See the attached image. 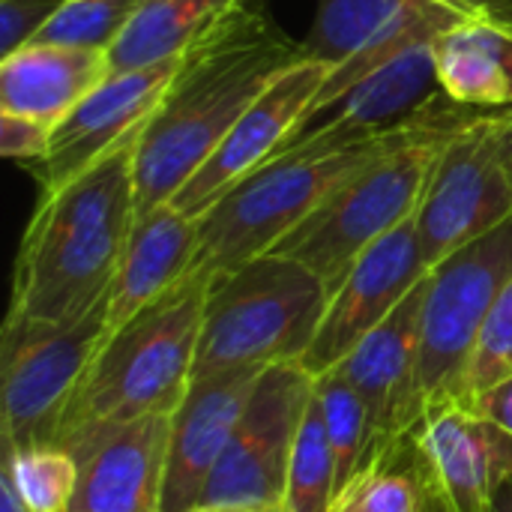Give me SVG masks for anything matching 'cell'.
<instances>
[{"instance_id": "obj_1", "label": "cell", "mask_w": 512, "mask_h": 512, "mask_svg": "<svg viewBox=\"0 0 512 512\" xmlns=\"http://www.w3.org/2000/svg\"><path fill=\"white\" fill-rule=\"evenodd\" d=\"M303 57L276 18L249 0L225 12L186 54L135 150L138 213L174 201L183 183L216 153L246 108Z\"/></svg>"}, {"instance_id": "obj_2", "label": "cell", "mask_w": 512, "mask_h": 512, "mask_svg": "<svg viewBox=\"0 0 512 512\" xmlns=\"http://www.w3.org/2000/svg\"><path fill=\"white\" fill-rule=\"evenodd\" d=\"M144 123L69 183L39 195L18 243L6 315L63 324L108 297L138 216L135 150Z\"/></svg>"}, {"instance_id": "obj_3", "label": "cell", "mask_w": 512, "mask_h": 512, "mask_svg": "<svg viewBox=\"0 0 512 512\" xmlns=\"http://www.w3.org/2000/svg\"><path fill=\"white\" fill-rule=\"evenodd\" d=\"M480 111L483 108H465L462 114L438 123L339 147H297L264 162L195 219L198 252L192 273L234 270L252 258L273 252L333 189H339L354 171L369 165L375 156L417 135H450Z\"/></svg>"}, {"instance_id": "obj_4", "label": "cell", "mask_w": 512, "mask_h": 512, "mask_svg": "<svg viewBox=\"0 0 512 512\" xmlns=\"http://www.w3.org/2000/svg\"><path fill=\"white\" fill-rule=\"evenodd\" d=\"M213 273H189L156 303L111 330L69 402L54 444L153 414H174L192 384Z\"/></svg>"}, {"instance_id": "obj_5", "label": "cell", "mask_w": 512, "mask_h": 512, "mask_svg": "<svg viewBox=\"0 0 512 512\" xmlns=\"http://www.w3.org/2000/svg\"><path fill=\"white\" fill-rule=\"evenodd\" d=\"M330 303L318 273L285 255H261L213 273L192 378L225 369L300 363Z\"/></svg>"}, {"instance_id": "obj_6", "label": "cell", "mask_w": 512, "mask_h": 512, "mask_svg": "<svg viewBox=\"0 0 512 512\" xmlns=\"http://www.w3.org/2000/svg\"><path fill=\"white\" fill-rule=\"evenodd\" d=\"M450 135H417L375 156L333 189L273 255L300 261L333 294L369 246L414 219Z\"/></svg>"}, {"instance_id": "obj_7", "label": "cell", "mask_w": 512, "mask_h": 512, "mask_svg": "<svg viewBox=\"0 0 512 512\" xmlns=\"http://www.w3.org/2000/svg\"><path fill=\"white\" fill-rule=\"evenodd\" d=\"M108 336V297L63 324L6 315L0 336L3 447L54 444L72 396Z\"/></svg>"}, {"instance_id": "obj_8", "label": "cell", "mask_w": 512, "mask_h": 512, "mask_svg": "<svg viewBox=\"0 0 512 512\" xmlns=\"http://www.w3.org/2000/svg\"><path fill=\"white\" fill-rule=\"evenodd\" d=\"M510 279L512 216L429 270L417 363L423 414L429 405L456 399L474 345Z\"/></svg>"}, {"instance_id": "obj_9", "label": "cell", "mask_w": 512, "mask_h": 512, "mask_svg": "<svg viewBox=\"0 0 512 512\" xmlns=\"http://www.w3.org/2000/svg\"><path fill=\"white\" fill-rule=\"evenodd\" d=\"M465 108L471 105L453 102L441 87L435 39H423L390 57L375 72L363 75L333 102L309 111L300 126L282 141L273 159L297 147H339L393 135L402 129L456 117Z\"/></svg>"}, {"instance_id": "obj_10", "label": "cell", "mask_w": 512, "mask_h": 512, "mask_svg": "<svg viewBox=\"0 0 512 512\" xmlns=\"http://www.w3.org/2000/svg\"><path fill=\"white\" fill-rule=\"evenodd\" d=\"M510 216L512 180L498 150L495 111H480L447 138L414 213L429 270Z\"/></svg>"}, {"instance_id": "obj_11", "label": "cell", "mask_w": 512, "mask_h": 512, "mask_svg": "<svg viewBox=\"0 0 512 512\" xmlns=\"http://www.w3.org/2000/svg\"><path fill=\"white\" fill-rule=\"evenodd\" d=\"M312 393L315 378L300 363L264 369L198 507L282 504Z\"/></svg>"}, {"instance_id": "obj_12", "label": "cell", "mask_w": 512, "mask_h": 512, "mask_svg": "<svg viewBox=\"0 0 512 512\" xmlns=\"http://www.w3.org/2000/svg\"><path fill=\"white\" fill-rule=\"evenodd\" d=\"M429 276L417 222L408 219L369 246L330 294L327 312L300 366L318 378L336 369Z\"/></svg>"}, {"instance_id": "obj_13", "label": "cell", "mask_w": 512, "mask_h": 512, "mask_svg": "<svg viewBox=\"0 0 512 512\" xmlns=\"http://www.w3.org/2000/svg\"><path fill=\"white\" fill-rule=\"evenodd\" d=\"M408 438L429 492L450 512H492L512 483V438L459 399L429 405Z\"/></svg>"}, {"instance_id": "obj_14", "label": "cell", "mask_w": 512, "mask_h": 512, "mask_svg": "<svg viewBox=\"0 0 512 512\" xmlns=\"http://www.w3.org/2000/svg\"><path fill=\"white\" fill-rule=\"evenodd\" d=\"M330 69L333 66L321 60L300 57L276 81H270L267 90L234 123L216 153L183 183V189L174 195V204L186 216L198 219L234 183L270 162L282 141L300 126V120L315 105Z\"/></svg>"}, {"instance_id": "obj_15", "label": "cell", "mask_w": 512, "mask_h": 512, "mask_svg": "<svg viewBox=\"0 0 512 512\" xmlns=\"http://www.w3.org/2000/svg\"><path fill=\"white\" fill-rule=\"evenodd\" d=\"M183 66V54L129 72H108L51 132V147L39 162L24 165L39 183V195L69 183L105 156L123 135L138 129L162 102Z\"/></svg>"}, {"instance_id": "obj_16", "label": "cell", "mask_w": 512, "mask_h": 512, "mask_svg": "<svg viewBox=\"0 0 512 512\" xmlns=\"http://www.w3.org/2000/svg\"><path fill=\"white\" fill-rule=\"evenodd\" d=\"M168 441L171 414L99 426L69 441L78 462L69 512H162Z\"/></svg>"}, {"instance_id": "obj_17", "label": "cell", "mask_w": 512, "mask_h": 512, "mask_svg": "<svg viewBox=\"0 0 512 512\" xmlns=\"http://www.w3.org/2000/svg\"><path fill=\"white\" fill-rule=\"evenodd\" d=\"M264 369H225L192 378L171 414L162 512H192L222 462Z\"/></svg>"}, {"instance_id": "obj_18", "label": "cell", "mask_w": 512, "mask_h": 512, "mask_svg": "<svg viewBox=\"0 0 512 512\" xmlns=\"http://www.w3.org/2000/svg\"><path fill=\"white\" fill-rule=\"evenodd\" d=\"M426 285L429 276L336 366V372L363 396L378 438L387 450L405 441L423 420V405L417 396V363Z\"/></svg>"}, {"instance_id": "obj_19", "label": "cell", "mask_w": 512, "mask_h": 512, "mask_svg": "<svg viewBox=\"0 0 512 512\" xmlns=\"http://www.w3.org/2000/svg\"><path fill=\"white\" fill-rule=\"evenodd\" d=\"M195 252L198 222L174 201L138 213L108 291V333L183 282L192 273Z\"/></svg>"}, {"instance_id": "obj_20", "label": "cell", "mask_w": 512, "mask_h": 512, "mask_svg": "<svg viewBox=\"0 0 512 512\" xmlns=\"http://www.w3.org/2000/svg\"><path fill=\"white\" fill-rule=\"evenodd\" d=\"M108 72V51L27 42L0 57V111L54 129Z\"/></svg>"}, {"instance_id": "obj_21", "label": "cell", "mask_w": 512, "mask_h": 512, "mask_svg": "<svg viewBox=\"0 0 512 512\" xmlns=\"http://www.w3.org/2000/svg\"><path fill=\"white\" fill-rule=\"evenodd\" d=\"M423 15L512 24V0H321L303 39V57L339 66L387 24Z\"/></svg>"}, {"instance_id": "obj_22", "label": "cell", "mask_w": 512, "mask_h": 512, "mask_svg": "<svg viewBox=\"0 0 512 512\" xmlns=\"http://www.w3.org/2000/svg\"><path fill=\"white\" fill-rule=\"evenodd\" d=\"M444 93L471 108L512 105V24L465 21L435 39Z\"/></svg>"}, {"instance_id": "obj_23", "label": "cell", "mask_w": 512, "mask_h": 512, "mask_svg": "<svg viewBox=\"0 0 512 512\" xmlns=\"http://www.w3.org/2000/svg\"><path fill=\"white\" fill-rule=\"evenodd\" d=\"M237 3L243 0H141L108 48V69L129 72L186 54Z\"/></svg>"}, {"instance_id": "obj_24", "label": "cell", "mask_w": 512, "mask_h": 512, "mask_svg": "<svg viewBox=\"0 0 512 512\" xmlns=\"http://www.w3.org/2000/svg\"><path fill=\"white\" fill-rule=\"evenodd\" d=\"M315 393L321 402L327 441L336 459V489L342 495L366 468H372L387 453V447L378 438V429L363 396L336 369L315 378Z\"/></svg>"}, {"instance_id": "obj_25", "label": "cell", "mask_w": 512, "mask_h": 512, "mask_svg": "<svg viewBox=\"0 0 512 512\" xmlns=\"http://www.w3.org/2000/svg\"><path fill=\"white\" fill-rule=\"evenodd\" d=\"M429 483L411 438L393 444L336 501L333 512H426Z\"/></svg>"}, {"instance_id": "obj_26", "label": "cell", "mask_w": 512, "mask_h": 512, "mask_svg": "<svg viewBox=\"0 0 512 512\" xmlns=\"http://www.w3.org/2000/svg\"><path fill=\"white\" fill-rule=\"evenodd\" d=\"M336 501H339L336 459L327 441L318 393H312V402L306 408V417L294 444L282 504L288 512H333Z\"/></svg>"}, {"instance_id": "obj_27", "label": "cell", "mask_w": 512, "mask_h": 512, "mask_svg": "<svg viewBox=\"0 0 512 512\" xmlns=\"http://www.w3.org/2000/svg\"><path fill=\"white\" fill-rule=\"evenodd\" d=\"M30 512H69L78 462L60 444L3 447V468Z\"/></svg>"}, {"instance_id": "obj_28", "label": "cell", "mask_w": 512, "mask_h": 512, "mask_svg": "<svg viewBox=\"0 0 512 512\" xmlns=\"http://www.w3.org/2000/svg\"><path fill=\"white\" fill-rule=\"evenodd\" d=\"M141 0H63L57 15L33 42L108 51L126 30Z\"/></svg>"}, {"instance_id": "obj_29", "label": "cell", "mask_w": 512, "mask_h": 512, "mask_svg": "<svg viewBox=\"0 0 512 512\" xmlns=\"http://www.w3.org/2000/svg\"><path fill=\"white\" fill-rule=\"evenodd\" d=\"M512 375V279L498 297L477 345L474 354L465 366V375L459 381V402H468L480 390L498 384L501 378Z\"/></svg>"}, {"instance_id": "obj_30", "label": "cell", "mask_w": 512, "mask_h": 512, "mask_svg": "<svg viewBox=\"0 0 512 512\" xmlns=\"http://www.w3.org/2000/svg\"><path fill=\"white\" fill-rule=\"evenodd\" d=\"M63 0H0V57L33 42Z\"/></svg>"}, {"instance_id": "obj_31", "label": "cell", "mask_w": 512, "mask_h": 512, "mask_svg": "<svg viewBox=\"0 0 512 512\" xmlns=\"http://www.w3.org/2000/svg\"><path fill=\"white\" fill-rule=\"evenodd\" d=\"M51 132V126L33 117L0 111V153L6 159H15L21 165L39 162L51 147Z\"/></svg>"}, {"instance_id": "obj_32", "label": "cell", "mask_w": 512, "mask_h": 512, "mask_svg": "<svg viewBox=\"0 0 512 512\" xmlns=\"http://www.w3.org/2000/svg\"><path fill=\"white\" fill-rule=\"evenodd\" d=\"M468 405L474 414H480L483 420H489L492 426H498L501 432H507L512 438V375L501 378L498 384L480 390L477 396H471Z\"/></svg>"}, {"instance_id": "obj_33", "label": "cell", "mask_w": 512, "mask_h": 512, "mask_svg": "<svg viewBox=\"0 0 512 512\" xmlns=\"http://www.w3.org/2000/svg\"><path fill=\"white\" fill-rule=\"evenodd\" d=\"M495 135H498L501 162H504L512 180V105L510 108H495Z\"/></svg>"}, {"instance_id": "obj_34", "label": "cell", "mask_w": 512, "mask_h": 512, "mask_svg": "<svg viewBox=\"0 0 512 512\" xmlns=\"http://www.w3.org/2000/svg\"><path fill=\"white\" fill-rule=\"evenodd\" d=\"M0 512H30L27 504L21 501L18 489L12 486V480L0 471Z\"/></svg>"}, {"instance_id": "obj_35", "label": "cell", "mask_w": 512, "mask_h": 512, "mask_svg": "<svg viewBox=\"0 0 512 512\" xmlns=\"http://www.w3.org/2000/svg\"><path fill=\"white\" fill-rule=\"evenodd\" d=\"M192 512H288L285 504H219V507H195Z\"/></svg>"}, {"instance_id": "obj_36", "label": "cell", "mask_w": 512, "mask_h": 512, "mask_svg": "<svg viewBox=\"0 0 512 512\" xmlns=\"http://www.w3.org/2000/svg\"><path fill=\"white\" fill-rule=\"evenodd\" d=\"M492 512H512V483H507V486L498 492V498H495V504H492Z\"/></svg>"}, {"instance_id": "obj_37", "label": "cell", "mask_w": 512, "mask_h": 512, "mask_svg": "<svg viewBox=\"0 0 512 512\" xmlns=\"http://www.w3.org/2000/svg\"><path fill=\"white\" fill-rule=\"evenodd\" d=\"M426 512H450V510H447V507H444V504L429 492V507H426Z\"/></svg>"}]
</instances>
